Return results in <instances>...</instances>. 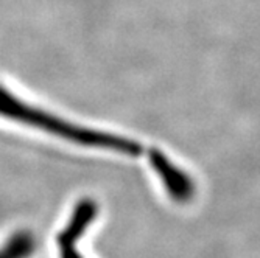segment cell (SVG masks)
<instances>
[{
  "instance_id": "1",
  "label": "cell",
  "mask_w": 260,
  "mask_h": 258,
  "mask_svg": "<svg viewBox=\"0 0 260 258\" xmlns=\"http://www.w3.org/2000/svg\"><path fill=\"white\" fill-rule=\"evenodd\" d=\"M0 117L45 131L47 134L80 146L108 150L128 156H137L142 153L140 143L131 138L70 123L50 112L42 110L41 107L22 101L2 84H0Z\"/></svg>"
},
{
  "instance_id": "2",
  "label": "cell",
  "mask_w": 260,
  "mask_h": 258,
  "mask_svg": "<svg viewBox=\"0 0 260 258\" xmlns=\"http://www.w3.org/2000/svg\"><path fill=\"white\" fill-rule=\"evenodd\" d=\"M148 160L170 199L178 204H187L193 201L197 196V183L190 174L185 173L181 167L175 165L167 154L156 148L150 150Z\"/></svg>"
},
{
  "instance_id": "3",
  "label": "cell",
  "mask_w": 260,
  "mask_h": 258,
  "mask_svg": "<svg viewBox=\"0 0 260 258\" xmlns=\"http://www.w3.org/2000/svg\"><path fill=\"white\" fill-rule=\"evenodd\" d=\"M97 215L99 204L93 199L84 198L75 204L66 227L56 237L59 258H83L78 250V241L83 238L87 227L95 221Z\"/></svg>"
},
{
  "instance_id": "4",
  "label": "cell",
  "mask_w": 260,
  "mask_h": 258,
  "mask_svg": "<svg viewBox=\"0 0 260 258\" xmlns=\"http://www.w3.org/2000/svg\"><path fill=\"white\" fill-rule=\"evenodd\" d=\"M36 250V237L30 230H17L0 246V258H30Z\"/></svg>"
}]
</instances>
